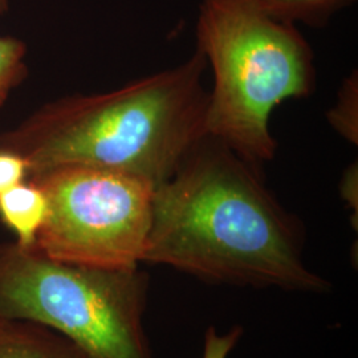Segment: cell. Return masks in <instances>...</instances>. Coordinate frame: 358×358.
I'll use <instances>...</instances> for the list:
<instances>
[{"label": "cell", "instance_id": "1", "mask_svg": "<svg viewBox=\"0 0 358 358\" xmlns=\"http://www.w3.org/2000/svg\"><path fill=\"white\" fill-rule=\"evenodd\" d=\"M304 241L260 166L207 134L155 187L142 263L214 284L322 292L329 282L306 266Z\"/></svg>", "mask_w": 358, "mask_h": 358}, {"label": "cell", "instance_id": "2", "mask_svg": "<svg viewBox=\"0 0 358 358\" xmlns=\"http://www.w3.org/2000/svg\"><path fill=\"white\" fill-rule=\"evenodd\" d=\"M206 69L195 51L185 63L120 90L45 103L1 133L0 148L24 158L28 178L60 167H94L158 187L207 136Z\"/></svg>", "mask_w": 358, "mask_h": 358}, {"label": "cell", "instance_id": "3", "mask_svg": "<svg viewBox=\"0 0 358 358\" xmlns=\"http://www.w3.org/2000/svg\"><path fill=\"white\" fill-rule=\"evenodd\" d=\"M196 51L213 72L207 134L260 166L278 149L269 122L287 100L316 88L315 56L297 26L256 0H202Z\"/></svg>", "mask_w": 358, "mask_h": 358}, {"label": "cell", "instance_id": "4", "mask_svg": "<svg viewBox=\"0 0 358 358\" xmlns=\"http://www.w3.org/2000/svg\"><path fill=\"white\" fill-rule=\"evenodd\" d=\"M149 276L65 263L38 247L0 244V320L60 333L87 358H153L143 331Z\"/></svg>", "mask_w": 358, "mask_h": 358}, {"label": "cell", "instance_id": "5", "mask_svg": "<svg viewBox=\"0 0 358 358\" xmlns=\"http://www.w3.org/2000/svg\"><path fill=\"white\" fill-rule=\"evenodd\" d=\"M48 199L36 247L52 259L97 268H136L143 260L154 187L94 167H60L34 178Z\"/></svg>", "mask_w": 358, "mask_h": 358}, {"label": "cell", "instance_id": "6", "mask_svg": "<svg viewBox=\"0 0 358 358\" xmlns=\"http://www.w3.org/2000/svg\"><path fill=\"white\" fill-rule=\"evenodd\" d=\"M0 358H87L60 333L28 321L0 320Z\"/></svg>", "mask_w": 358, "mask_h": 358}, {"label": "cell", "instance_id": "7", "mask_svg": "<svg viewBox=\"0 0 358 358\" xmlns=\"http://www.w3.org/2000/svg\"><path fill=\"white\" fill-rule=\"evenodd\" d=\"M48 217V199L36 182L27 179L0 195V223L20 247H35Z\"/></svg>", "mask_w": 358, "mask_h": 358}, {"label": "cell", "instance_id": "8", "mask_svg": "<svg viewBox=\"0 0 358 358\" xmlns=\"http://www.w3.org/2000/svg\"><path fill=\"white\" fill-rule=\"evenodd\" d=\"M269 15L291 24L327 26L336 13L355 0H256Z\"/></svg>", "mask_w": 358, "mask_h": 358}, {"label": "cell", "instance_id": "9", "mask_svg": "<svg viewBox=\"0 0 358 358\" xmlns=\"http://www.w3.org/2000/svg\"><path fill=\"white\" fill-rule=\"evenodd\" d=\"M26 44L19 38H0V108L7 103L13 90L26 80Z\"/></svg>", "mask_w": 358, "mask_h": 358}, {"label": "cell", "instance_id": "10", "mask_svg": "<svg viewBox=\"0 0 358 358\" xmlns=\"http://www.w3.org/2000/svg\"><path fill=\"white\" fill-rule=\"evenodd\" d=\"M328 121L346 141L358 142V78L357 71L344 80L338 92L337 103L328 112Z\"/></svg>", "mask_w": 358, "mask_h": 358}, {"label": "cell", "instance_id": "11", "mask_svg": "<svg viewBox=\"0 0 358 358\" xmlns=\"http://www.w3.org/2000/svg\"><path fill=\"white\" fill-rule=\"evenodd\" d=\"M29 177V169L24 158L11 150L0 148V195L24 182Z\"/></svg>", "mask_w": 358, "mask_h": 358}, {"label": "cell", "instance_id": "12", "mask_svg": "<svg viewBox=\"0 0 358 358\" xmlns=\"http://www.w3.org/2000/svg\"><path fill=\"white\" fill-rule=\"evenodd\" d=\"M243 329L241 327L232 328L230 332L219 334L215 328H208L205 336V349L202 358H227L231 350L242 337Z\"/></svg>", "mask_w": 358, "mask_h": 358}, {"label": "cell", "instance_id": "13", "mask_svg": "<svg viewBox=\"0 0 358 358\" xmlns=\"http://www.w3.org/2000/svg\"><path fill=\"white\" fill-rule=\"evenodd\" d=\"M357 164H352L346 169L340 183L341 196L352 208H357Z\"/></svg>", "mask_w": 358, "mask_h": 358}, {"label": "cell", "instance_id": "14", "mask_svg": "<svg viewBox=\"0 0 358 358\" xmlns=\"http://www.w3.org/2000/svg\"><path fill=\"white\" fill-rule=\"evenodd\" d=\"M8 11V0H0V15Z\"/></svg>", "mask_w": 358, "mask_h": 358}]
</instances>
